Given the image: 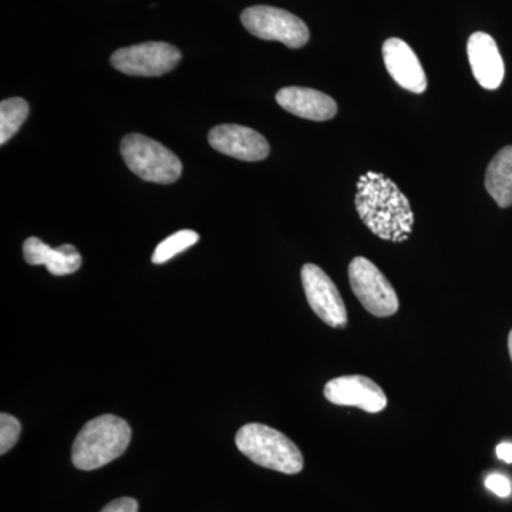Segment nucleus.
<instances>
[{
    "label": "nucleus",
    "mask_w": 512,
    "mask_h": 512,
    "mask_svg": "<svg viewBox=\"0 0 512 512\" xmlns=\"http://www.w3.org/2000/svg\"><path fill=\"white\" fill-rule=\"evenodd\" d=\"M357 214L376 237L404 242L413 232L414 214L406 195L386 175L369 171L357 181Z\"/></svg>",
    "instance_id": "1"
},
{
    "label": "nucleus",
    "mask_w": 512,
    "mask_h": 512,
    "mask_svg": "<svg viewBox=\"0 0 512 512\" xmlns=\"http://www.w3.org/2000/svg\"><path fill=\"white\" fill-rule=\"evenodd\" d=\"M131 440L126 420L104 414L90 420L77 434L72 448L74 467L93 471L123 456Z\"/></svg>",
    "instance_id": "2"
},
{
    "label": "nucleus",
    "mask_w": 512,
    "mask_h": 512,
    "mask_svg": "<svg viewBox=\"0 0 512 512\" xmlns=\"http://www.w3.org/2000/svg\"><path fill=\"white\" fill-rule=\"evenodd\" d=\"M238 450L258 466L284 474H298L305 466L301 450L281 431L265 424H245L235 437Z\"/></svg>",
    "instance_id": "3"
},
{
    "label": "nucleus",
    "mask_w": 512,
    "mask_h": 512,
    "mask_svg": "<svg viewBox=\"0 0 512 512\" xmlns=\"http://www.w3.org/2000/svg\"><path fill=\"white\" fill-rule=\"evenodd\" d=\"M120 151L127 167L148 183L173 184L183 173V164L173 151L143 134H128Z\"/></svg>",
    "instance_id": "4"
},
{
    "label": "nucleus",
    "mask_w": 512,
    "mask_h": 512,
    "mask_svg": "<svg viewBox=\"0 0 512 512\" xmlns=\"http://www.w3.org/2000/svg\"><path fill=\"white\" fill-rule=\"evenodd\" d=\"M349 281L357 301L370 315L389 318L399 311V298L393 285L369 259L356 256L350 262Z\"/></svg>",
    "instance_id": "5"
},
{
    "label": "nucleus",
    "mask_w": 512,
    "mask_h": 512,
    "mask_svg": "<svg viewBox=\"0 0 512 512\" xmlns=\"http://www.w3.org/2000/svg\"><path fill=\"white\" fill-rule=\"evenodd\" d=\"M241 22L251 35L284 43L291 49H301L311 37L308 26L302 19L272 6H252L245 9Z\"/></svg>",
    "instance_id": "6"
},
{
    "label": "nucleus",
    "mask_w": 512,
    "mask_h": 512,
    "mask_svg": "<svg viewBox=\"0 0 512 512\" xmlns=\"http://www.w3.org/2000/svg\"><path fill=\"white\" fill-rule=\"evenodd\" d=\"M181 52L164 42H147L124 47L111 56V64L128 76L158 77L171 72L180 63Z\"/></svg>",
    "instance_id": "7"
},
{
    "label": "nucleus",
    "mask_w": 512,
    "mask_h": 512,
    "mask_svg": "<svg viewBox=\"0 0 512 512\" xmlns=\"http://www.w3.org/2000/svg\"><path fill=\"white\" fill-rule=\"evenodd\" d=\"M303 289L312 311L330 328L348 325V311L335 282L318 265L306 264L301 272Z\"/></svg>",
    "instance_id": "8"
},
{
    "label": "nucleus",
    "mask_w": 512,
    "mask_h": 512,
    "mask_svg": "<svg viewBox=\"0 0 512 512\" xmlns=\"http://www.w3.org/2000/svg\"><path fill=\"white\" fill-rule=\"evenodd\" d=\"M323 394L336 406L357 407L366 413H380L387 406V396L382 387L362 375L336 377L326 383Z\"/></svg>",
    "instance_id": "9"
},
{
    "label": "nucleus",
    "mask_w": 512,
    "mask_h": 512,
    "mask_svg": "<svg viewBox=\"0 0 512 512\" xmlns=\"http://www.w3.org/2000/svg\"><path fill=\"white\" fill-rule=\"evenodd\" d=\"M208 141L215 150L241 161H262L271 151L262 134L238 124H221L212 128Z\"/></svg>",
    "instance_id": "10"
},
{
    "label": "nucleus",
    "mask_w": 512,
    "mask_h": 512,
    "mask_svg": "<svg viewBox=\"0 0 512 512\" xmlns=\"http://www.w3.org/2000/svg\"><path fill=\"white\" fill-rule=\"evenodd\" d=\"M383 60L394 82L409 92L421 94L427 89V76L419 57L402 39L392 37L383 45Z\"/></svg>",
    "instance_id": "11"
},
{
    "label": "nucleus",
    "mask_w": 512,
    "mask_h": 512,
    "mask_svg": "<svg viewBox=\"0 0 512 512\" xmlns=\"http://www.w3.org/2000/svg\"><path fill=\"white\" fill-rule=\"evenodd\" d=\"M471 70L478 84L487 90H497L503 84L505 66L497 43L490 35L476 32L467 43Z\"/></svg>",
    "instance_id": "12"
},
{
    "label": "nucleus",
    "mask_w": 512,
    "mask_h": 512,
    "mask_svg": "<svg viewBox=\"0 0 512 512\" xmlns=\"http://www.w3.org/2000/svg\"><path fill=\"white\" fill-rule=\"evenodd\" d=\"M282 109L312 121H326L338 114V104L328 94L308 87H284L276 94Z\"/></svg>",
    "instance_id": "13"
},
{
    "label": "nucleus",
    "mask_w": 512,
    "mask_h": 512,
    "mask_svg": "<svg viewBox=\"0 0 512 512\" xmlns=\"http://www.w3.org/2000/svg\"><path fill=\"white\" fill-rule=\"evenodd\" d=\"M23 255L29 265H45L50 274L56 276L74 274L83 264L82 255L73 245L64 244L52 248L36 237L26 239Z\"/></svg>",
    "instance_id": "14"
},
{
    "label": "nucleus",
    "mask_w": 512,
    "mask_h": 512,
    "mask_svg": "<svg viewBox=\"0 0 512 512\" xmlns=\"http://www.w3.org/2000/svg\"><path fill=\"white\" fill-rule=\"evenodd\" d=\"M485 188L498 207H512V146L498 151L488 164Z\"/></svg>",
    "instance_id": "15"
},
{
    "label": "nucleus",
    "mask_w": 512,
    "mask_h": 512,
    "mask_svg": "<svg viewBox=\"0 0 512 512\" xmlns=\"http://www.w3.org/2000/svg\"><path fill=\"white\" fill-rule=\"evenodd\" d=\"M29 116L28 101L13 97L0 104V144H6L15 136Z\"/></svg>",
    "instance_id": "16"
},
{
    "label": "nucleus",
    "mask_w": 512,
    "mask_h": 512,
    "mask_svg": "<svg viewBox=\"0 0 512 512\" xmlns=\"http://www.w3.org/2000/svg\"><path fill=\"white\" fill-rule=\"evenodd\" d=\"M200 241V235L191 229H183V231L175 232L171 237L165 238L161 244H158L153 254L154 264L161 265L170 261L175 255L187 251L192 245Z\"/></svg>",
    "instance_id": "17"
},
{
    "label": "nucleus",
    "mask_w": 512,
    "mask_h": 512,
    "mask_svg": "<svg viewBox=\"0 0 512 512\" xmlns=\"http://www.w3.org/2000/svg\"><path fill=\"white\" fill-rule=\"evenodd\" d=\"M20 421L8 413L0 414V454H6L18 443L20 437Z\"/></svg>",
    "instance_id": "18"
},
{
    "label": "nucleus",
    "mask_w": 512,
    "mask_h": 512,
    "mask_svg": "<svg viewBox=\"0 0 512 512\" xmlns=\"http://www.w3.org/2000/svg\"><path fill=\"white\" fill-rule=\"evenodd\" d=\"M485 487L501 498L510 497L512 493L511 481L503 476V474H490V476L485 478Z\"/></svg>",
    "instance_id": "19"
},
{
    "label": "nucleus",
    "mask_w": 512,
    "mask_h": 512,
    "mask_svg": "<svg viewBox=\"0 0 512 512\" xmlns=\"http://www.w3.org/2000/svg\"><path fill=\"white\" fill-rule=\"evenodd\" d=\"M100 512H138V503L130 497L117 498Z\"/></svg>",
    "instance_id": "20"
},
{
    "label": "nucleus",
    "mask_w": 512,
    "mask_h": 512,
    "mask_svg": "<svg viewBox=\"0 0 512 512\" xmlns=\"http://www.w3.org/2000/svg\"><path fill=\"white\" fill-rule=\"evenodd\" d=\"M497 457L504 463L512 464V443L504 441V443L498 444Z\"/></svg>",
    "instance_id": "21"
},
{
    "label": "nucleus",
    "mask_w": 512,
    "mask_h": 512,
    "mask_svg": "<svg viewBox=\"0 0 512 512\" xmlns=\"http://www.w3.org/2000/svg\"><path fill=\"white\" fill-rule=\"evenodd\" d=\"M508 352H510V357L512 360V329L510 335H508Z\"/></svg>",
    "instance_id": "22"
}]
</instances>
